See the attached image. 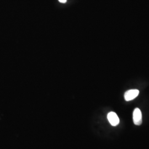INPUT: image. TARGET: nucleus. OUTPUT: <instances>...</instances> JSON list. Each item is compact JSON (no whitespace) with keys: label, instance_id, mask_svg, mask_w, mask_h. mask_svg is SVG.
Segmentation results:
<instances>
[{"label":"nucleus","instance_id":"7ed1b4c3","mask_svg":"<svg viewBox=\"0 0 149 149\" xmlns=\"http://www.w3.org/2000/svg\"><path fill=\"white\" fill-rule=\"evenodd\" d=\"M108 119L112 126H117L119 123V119L117 114L114 112H111L108 114Z\"/></svg>","mask_w":149,"mask_h":149},{"label":"nucleus","instance_id":"f03ea898","mask_svg":"<svg viewBox=\"0 0 149 149\" xmlns=\"http://www.w3.org/2000/svg\"><path fill=\"white\" fill-rule=\"evenodd\" d=\"M139 93V91L138 90H130L127 91L124 94V98L125 101H130L133 100L137 97Z\"/></svg>","mask_w":149,"mask_h":149},{"label":"nucleus","instance_id":"f257e3e1","mask_svg":"<svg viewBox=\"0 0 149 149\" xmlns=\"http://www.w3.org/2000/svg\"><path fill=\"white\" fill-rule=\"evenodd\" d=\"M134 123L136 125H140L142 124V114L140 109L135 108L133 112Z\"/></svg>","mask_w":149,"mask_h":149},{"label":"nucleus","instance_id":"20e7f679","mask_svg":"<svg viewBox=\"0 0 149 149\" xmlns=\"http://www.w3.org/2000/svg\"><path fill=\"white\" fill-rule=\"evenodd\" d=\"M67 0H59V2L61 3H65Z\"/></svg>","mask_w":149,"mask_h":149}]
</instances>
